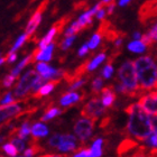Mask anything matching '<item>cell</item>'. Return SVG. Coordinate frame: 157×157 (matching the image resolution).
Instances as JSON below:
<instances>
[{
  "mask_svg": "<svg viewBox=\"0 0 157 157\" xmlns=\"http://www.w3.org/2000/svg\"><path fill=\"white\" fill-rule=\"evenodd\" d=\"M156 88H157V86H156Z\"/></svg>",
  "mask_w": 157,
  "mask_h": 157,
  "instance_id": "53",
  "label": "cell"
},
{
  "mask_svg": "<svg viewBox=\"0 0 157 157\" xmlns=\"http://www.w3.org/2000/svg\"><path fill=\"white\" fill-rule=\"evenodd\" d=\"M138 85L141 90H153L157 86V64L151 56H141L134 62Z\"/></svg>",
  "mask_w": 157,
  "mask_h": 157,
  "instance_id": "2",
  "label": "cell"
},
{
  "mask_svg": "<svg viewBox=\"0 0 157 157\" xmlns=\"http://www.w3.org/2000/svg\"><path fill=\"white\" fill-rule=\"evenodd\" d=\"M129 116L127 124L128 132L138 140H144L151 132V121L149 115L139 103H132L126 109Z\"/></svg>",
  "mask_w": 157,
  "mask_h": 157,
  "instance_id": "1",
  "label": "cell"
},
{
  "mask_svg": "<svg viewBox=\"0 0 157 157\" xmlns=\"http://www.w3.org/2000/svg\"><path fill=\"white\" fill-rule=\"evenodd\" d=\"M138 103L143 107V109L148 115H157V88H155L154 91H151V93L141 97Z\"/></svg>",
  "mask_w": 157,
  "mask_h": 157,
  "instance_id": "7",
  "label": "cell"
},
{
  "mask_svg": "<svg viewBox=\"0 0 157 157\" xmlns=\"http://www.w3.org/2000/svg\"><path fill=\"white\" fill-rule=\"evenodd\" d=\"M131 0H119V2H118V5L120 7H124V6H127L128 3L130 2Z\"/></svg>",
  "mask_w": 157,
  "mask_h": 157,
  "instance_id": "46",
  "label": "cell"
},
{
  "mask_svg": "<svg viewBox=\"0 0 157 157\" xmlns=\"http://www.w3.org/2000/svg\"><path fill=\"white\" fill-rule=\"evenodd\" d=\"M121 44H122V38H118V39H116V40H115V46H116V47H119Z\"/></svg>",
  "mask_w": 157,
  "mask_h": 157,
  "instance_id": "48",
  "label": "cell"
},
{
  "mask_svg": "<svg viewBox=\"0 0 157 157\" xmlns=\"http://www.w3.org/2000/svg\"><path fill=\"white\" fill-rule=\"evenodd\" d=\"M76 147H78V140H76L75 136H73V135H62L61 143L57 146L59 151L69 153V151H75Z\"/></svg>",
  "mask_w": 157,
  "mask_h": 157,
  "instance_id": "10",
  "label": "cell"
},
{
  "mask_svg": "<svg viewBox=\"0 0 157 157\" xmlns=\"http://www.w3.org/2000/svg\"><path fill=\"white\" fill-rule=\"evenodd\" d=\"M102 85H103V81H102L101 78H94L93 82H92V90H93V92L98 93V92L102 89Z\"/></svg>",
  "mask_w": 157,
  "mask_h": 157,
  "instance_id": "34",
  "label": "cell"
},
{
  "mask_svg": "<svg viewBox=\"0 0 157 157\" xmlns=\"http://www.w3.org/2000/svg\"><path fill=\"white\" fill-rule=\"evenodd\" d=\"M30 132L33 134V136L35 138L38 137H45L48 135V128L46 124H44L43 122H37L30 129Z\"/></svg>",
  "mask_w": 157,
  "mask_h": 157,
  "instance_id": "16",
  "label": "cell"
},
{
  "mask_svg": "<svg viewBox=\"0 0 157 157\" xmlns=\"http://www.w3.org/2000/svg\"><path fill=\"white\" fill-rule=\"evenodd\" d=\"M39 78L38 73H36L35 71H28L21 76L19 83L16 86L15 91H13V95L16 98H21L26 94L27 92L29 91V89H32L33 84L35 83L37 78Z\"/></svg>",
  "mask_w": 157,
  "mask_h": 157,
  "instance_id": "4",
  "label": "cell"
},
{
  "mask_svg": "<svg viewBox=\"0 0 157 157\" xmlns=\"http://www.w3.org/2000/svg\"><path fill=\"white\" fill-rule=\"evenodd\" d=\"M30 129H32V127H30V124L28 122V121H25L21 126H20V128L18 129L17 131V135L16 136H18L19 138H21V139H25V138L28 136V135L30 134Z\"/></svg>",
  "mask_w": 157,
  "mask_h": 157,
  "instance_id": "22",
  "label": "cell"
},
{
  "mask_svg": "<svg viewBox=\"0 0 157 157\" xmlns=\"http://www.w3.org/2000/svg\"><path fill=\"white\" fill-rule=\"evenodd\" d=\"M74 156H75V157L91 156V151H90V149H86V148H84V149H81V151H78V153H75V154H74Z\"/></svg>",
  "mask_w": 157,
  "mask_h": 157,
  "instance_id": "40",
  "label": "cell"
},
{
  "mask_svg": "<svg viewBox=\"0 0 157 157\" xmlns=\"http://www.w3.org/2000/svg\"><path fill=\"white\" fill-rule=\"evenodd\" d=\"M85 83V78H76L75 81H73V83L71 85H70V91H74V90H76V89L81 88L82 85Z\"/></svg>",
  "mask_w": 157,
  "mask_h": 157,
  "instance_id": "36",
  "label": "cell"
},
{
  "mask_svg": "<svg viewBox=\"0 0 157 157\" xmlns=\"http://www.w3.org/2000/svg\"><path fill=\"white\" fill-rule=\"evenodd\" d=\"M27 38H28V35H27L26 33L23 34V35H20L19 37H18V39L16 40V43H15V45L11 47V49H10V52H16L17 49L20 48L21 46L24 45V43L26 42Z\"/></svg>",
  "mask_w": 157,
  "mask_h": 157,
  "instance_id": "27",
  "label": "cell"
},
{
  "mask_svg": "<svg viewBox=\"0 0 157 157\" xmlns=\"http://www.w3.org/2000/svg\"><path fill=\"white\" fill-rule=\"evenodd\" d=\"M127 47L130 52L137 53V54H141V53L146 52V49H147V46L145 45L141 40H139V39H135V40L130 42L128 44Z\"/></svg>",
  "mask_w": 157,
  "mask_h": 157,
  "instance_id": "17",
  "label": "cell"
},
{
  "mask_svg": "<svg viewBox=\"0 0 157 157\" xmlns=\"http://www.w3.org/2000/svg\"><path fill=\"white\" fill-rule=\"evenodd\" d=\"M54 46H55V44L51 42L44 48H40V51L38 49V52L36 53V56H35V61H44V62L51 61L52 59V53L54 51Z\"/></svg>",
  "mask_w": 157,
  "mask_h": 157,
  "instance_id": "11",
  "label": "cell"
},
{
  "mask_svg": "<svg viewBox=\"0 0 157 157\" xmlns=\"http://www.w3.org/2000/svg\"><path fill=\"white\" fill-rule=\"evenodd\" d=\"M146 35H147V36L149 37V38L153 40V42H157V23L155 24L154 26L151 27V30H149V32H148Z\"/></svg>",
  "mask_w": 157,
  "mask_h": 157,
  "instance_id": "38",
  "label": "cell"
},
{
  "mask_svg": "<svg viewBox=\"0 0 157 157\" xmlns=\"http://www.w3.org/2000/svg\"><path fill=\"white\" fill-rule=\"evenodd\" d=\"M93 127H94V119L84 117L76 121L75 126H74V132L78 137V139L84 143L91 137Z\"/></svg>",
  "mask_w": 157,
  "mask_h": 157,
  "instance_id": "5",
  "label": "cell"
},
{
  "mask_svg": "<svg viewBox=\"0 0 157 157\" xmlns=\"http://www.w3.org/2000/svg\"><path fill=\"white\" fill-rule=\"evenodd\" d=\"M56 34H57V32H56V28L54 26H53L52 28L49 29L48 33H47L45 35V37H44V38H43L42 40H40V42L38 43V48L39 49H40V48H44L45 46L48 45L49 43H51L53 40V38L55 37Z\"/></svg>",
  "mask_w": 157,
  "mask_h": 157,
  "instance_id": "19",
  "label": "cell"
},
{
  "mask_svg": "<svg viewBox=\"0 0 157 157\" xmlns=\"http://www.w3.org/2000/svg\"><path fill=\"white\" fill-rule=\"evenodd\" d=\"M146 146L151 148L153 151H157V132L151 130V132L144 139Z\"/></svg>",
  "mask_w": 157,
  "mask_h": 157,
  "instance_id": "21",
  "label": "cell"
},
{
  "mask_svg": "<svg viewBox=\"0 0 157 157\" xmlns=\"http://www.w3.org/2000/svg\"><path fill=\"white\" fill-rule=\"evenodd\" d=\"M16 59H17L16 52H9L8 53V55H7V57H6V62L13 63L15 61H16Z\"/></svg>",
  "mask_w": 157,
  "mask_h": 157,
  "instance_id": "41",
  "label": "cell"
},
{
  "mask_svg": "<svg viewBox=\"0 0 157 157\" xmlns=\"http://www.w3.org/2000/svg\"><path fill=\"white\" fill-rule=\"evenodd\" d=\"M61 138H62V135H59V134H56V135H54V136H52L48 140L49 146H52V147H57V146L59 145V143H61Z\"/></svg>",
  "mask_w": 157,
  "mask_h": 157,
  "instance_id": "35",
  "label": "cell"
},
{
  "mask_svg": "<svg viewBox=\"0 0 157 157\" xmlns=\"http://www.w3.org/2000/svg\"><path fill=\"white\" fill-rule=\"evenodd\" d=\"M116 91L119 92V93H127V89L124 88V84H121V83H118L116 85Z\"/></svg>",
  "mask_w": 157,
  "mask_h": 157,
  "instance_id": "44",
  "label": "cell"
},
{
  "mask_svg": "<svg viewBox=\"0 0 157 157\" xmlns=\"http://www.w3.org/2000/svg\"><path fill=\"white\" fill-rule=\"evenodd\" d=\"M13 101H15V100H13V93L9 92V93H7V94L0 100V103H1V105H9V103H11V102H13Z\"/></svg>",
  "mask_w": 157,
  "mask_h": 157,
  "instance_id": "37",
  "label": "cell"
},
{
  "mask_svg": "<svg viewBox=\"0 0 157 157\" xmlns=\"http://www.w3.org/2000/svg\"><path fill=\"white\" fill-rule=\"evenodd\" d=\"M57 83H59V80H52L51 82L44 83V84L37 90L34 97H35V98H42V97H45V95L49 94V93L54 90V88L56 86Z\"/></svg>",
  "mask_w": 157,
  "mask_h": 157,
  "instance_id": "15",
  "label": "cell"
},
{
  "mask_svg": "<svg viewBox=\"0 0 157 157\" xmlns=\"http://www.w3.org/2000/svg\"><path fill=\"white\" fill-rule=\"evenodd\" d=\"M118 78H119L121 84H124V88L127 89V93L134 94L135 92H137L139 90L134 62L126 61L119 67V70H118Z\"/></svg>",
  "mask_w": 157,
  "mask_h": 157,
  "instance_id": "3",
  "label": "cell"
},
{
  "mask_svg": "<svg viewBox=\"0 0 157 157\" xmlns=\"http://www.w3.org/2000/svg\"><path fill=\"white\" fill-rule=\"evenodd\" d=\"M151 129L157 132V115H155L154 118H151Z\"/></svg>",
  "mask_w": 157,
  "mask_h": 157,
  "instance_id": "45",
  "label": "cell"
},
{
  "mask_svg": "<svg viewBox=\"0 0 157 157\" xmlns=\"http://www.w3.org/2000/svg\"><path fill=\"white\" fill-rule=\"evenodd\" d=\"M113 74V66L111 63H108L102 70V76L105 78H110Z\"/></svg>",
  "mask_w": 157,
  "mask_h": 157,
  "instance_id": "32",
  "label": "cell"
},
{
  "mask_svg": "<svg viewBox=\"0 0 157 157\" xmlns=\"http://www.w3.org/2000/svg\"><path fill=\"white\" fill-rule=\"evenodd\" d=\"M105 13H107V11H105V8H102V6H101L98 10H97V13H95L94 15H95V17H97V19L103 20V18L105 17Z\"/></svg>",
  "mask_w": 157,
  "mask_h": 157,
  "instance_id": "39",
  "label": "cell"
},
{
  "mask_svg": "<svg viewBox=\"0 0 157 157\" xmlns=\"http://www.w3.org/2000/svg\"><path fill=\"white\" fill-rule=\"evenodd\" d=\"M5 139H6V137H2V136H0V145H2V143L5 141Z\"/></svg>",
  "mask_w": 157,
  "mask_h": 157,
  "instance_id": "50",
  "label": "cell"
},
{
  "mask_svg": "<svg viewBox=\"0 0 157 157\" xmlns=\"http://www.w3.org/2000/svg\"><path fill=\"white\" fill-rule=\"evenodd\" d=\"M81 100V95L76 93V92H67L63 95L61 100H59V105L62 107H69V105H72L76 102H78Z\"/></svg>",
  "mask_w": 157,
  "mask_h": 157,
  "instance_id": "13",
  "label": "cell"
},
{
  "mask_svg": "<svg viewBox=\"0 0 157 157\" xmlns=\"http://www.w3.org/2000/svg\"><path fill=\"white\" fill-rule=\"evenodd\" d=\"M0 55H1V53H0Z\"/></svg>",
  "mask_w": 157,
  "mask_h": 157,
  "instance_id": "52",
  "label": "cell"
},
{
  "mask_svg": "<svg viewBox=\"0 0 157 157\" xmlns=\"http://www.w3.org/2000/svg\"><path fill=\"white\" fill-rule=\"evenodd\" d=\"M82 29V26L78 24V21H74V23L71 25V26L65 30V37L66 36H71V35H75L76 33H78L80 30Z\"/></svg>",
  "mask_w": 157,
  "mask_h": 157,
  "instance_id": "26",
  "label": "cell"
},
{
  "mask_svg": "<svg viewBox=\"0 0 157 157\" xmlns=\"http://www.w3.org/2000/svg\"><path fill=\"white\" fill-rule=\"evenodd\" d=\"M5 62H6V59H5V57H0V66L2 65Z\"/></svg>",
  "mask_w": 157,
  "mask_h": 157,
  "instance_id": "49",
  "label": "cell"
},
{
  "mask_svg": "<svg viewBox=\"0 0 157 157\" xmlns=\"http://www.w3.org/2000/svg\"><path fill=\"white\" fill-rule=\"evenodd\" d=\"M75 40V35H71V36H66V38L61 43V48L63 51H65L70 47V46L72 45L73 42Z\"/></svg>",
  "mask_w": 157,
  "mask_h": 157,
  "instance_id": "31",
  "label": "cell"
},
{
  "mask_svg": "<svg viewBox=\"0 0 157 157\" xmlns=\"http://www.w3.org/2000/svg\"><path fill=\"white\" fill-rule=\"evenodd\" d=\"M132 37H134L135 39H140L141 33H140V32H135V33L132 34Z\"/></svg>",
  "mask_w": 157,
  "mask_h": 157,
  "instance_id": "47",
  "label": "cell"
},
{
  "mask_svg": "<svg viewBox=\"0 0 157 157\" xmlns=\"http://www.w3.org/2000/svg\"><path fill=\"white\" fill-rule=\"evenodd\" d=\"M115 100H116V93L110 86L105 88L103 90H102L101 102L105 108H110V107H112Z\"/></svg>",
  "mask_w": 157,
  "mask_h": 157,
  "instance_id": "12",
  "label": "cell"
},
{
  "mask_svg": "<svg viewBox=\"0 0 157 157\" xmlns=\"http://www.w3.org/2000/svg\"><path fill=\"white\" fill-rule=\"evenodd\" d=\"M105 111V107L102 105L101 99L92 98L86 105L83 107L81 111V115L85 118H91V119H97L101 117Z\"/></svg>",
  "mask_w": 157,
  "mask_h": 157,
  "instance_id": "6",
  "label": "cell"
},
{
  "mask_svg": "<svg viewBox=\"0 0 157 157\" xmlns=\"http://www.w3.org/2000/svg\"><path fill=\"white\" fill-rule=\"evenodd\" d=\"M15 80H16V76L13 75L11 73H10V74H7L2 80V85L5 88H9V86H11V85L13 84Z\"/></svg>",
  "mask_w": 157,
  "mask_h": 157,
  "instance_id": "33",
  "label": "cell"
},
{
  "mask_svg": "<svg viewBox=\"0 0 157 157\" xmlns=\"http://www.w3.org/2000/svg\"><path fill=\"white\" fill-rule=\"evenodd\" d=\"M88 52H89V46H88V43H86V44H83L81 46V48L78 49V56H84L85 54H88Z\"/></svg>",
  "mask_w": 157,
  "mask_h": 157,
  "instance_id": "42",
  "label": "cell"
},
{
  "mask_svg": "<svg viewBox=\"0 0 157 157\" xmlns=\"http://www.w3.org/2000/svg\"><path fill=\"white\" fill-rule=\"evenodd\" d=\"M112 0H102V3H109V2H111Z\"/></svg>",
  "mask_w": 157,
  "mask_h": 157,
  "instance_id": "51",
  "label": "cell"
},
{
  "mask_svg": "<svg viewBox=\"0 0 157 157\" xmlns=\"http://www.w3.org/2000/svg\"><path fill=\"white\" fill-rule=\"evenodd\" d=\"M11 144L17 148L18 151H23L24 149H25V141H24V139H21V138H19V137L13 138V139H11Z\"/></svg>",
  "mask_w": 157,
  "mask_h": 157,
  "instance_id": "30",
  "label": "cell"
},
{
  "mask_svg": "<svg viewBox=\"0 0 157 157\" xmlns=\"http://www.w3.org/2000/svg\"><path fill=\"white\" fill-rule=\"evenodd\" d=\"M102 145H103V139L98 138L93 141L91 146V156L92 157H100L102 155Z\"/></svg>",
  "mask_w": 157,
  "mask_h": 157,
  "instance_id": "20",
  "label": "cell"
},
{
  "mask_svg": "<svg viewBox=\"0 0 157 157\" xmlns=\"http://www.w3.org/2000/svg\"><path fill=\"white\" fill-rule=\"evenodd\" d=\"M2 151L6 153L7 155H9V156H16L18 154V151H17V148L13 146L11 143H7L2 146Z\"/></svg>",
  "mask_w": 157,
  "mask_h": 157,
  "instance_id": "28",
  "label": "cell"
},
{
  "mask_svg": "<svg viewBox=\"0 0 157 157\" xmlns=\"http://www.w3.org/2000/svg\"><path fill=\"white\" fill-rule=\"evenodd\" d=\"M107 59V55H105V53H100V54H98V55L95 56L94 59H92L90 62L88 63V65H86V70L88 71H94L97 67H98L100 64H101L105 59Z\"/></svg>",
  "mask_w": 157,
  "mask_h": 157,
  "instance_id": "18",
  "label": "cell"
},
{
  "mask_svg": "<svg viewBox=\"0 0 157 157\" xmlns=\"http://www.w3.org/2000/svg\"><path fill=\"white\" fill-rule=\"evenodd\" d=\"M21 111V107L17 103H9V105H3L0 107V124H6L7 121L10 120L13 116L18 115Z\"/></svg>",
  "mask_w": 157,
  "mask_h": 157,
  "instance_id": "9",
  "label": "cell"
},
{
  "mask_svg": "<svg viewBox=\"0 0 157 157\" xmlns=\"http://www.w3.org/2000/svg\"><path fill=\"white\" fill-rule=\"evenodd\" d=\"M69 20H70V17L66 16V17H63L62 19L59 20V21H56V23L54 24V27L56 28V32H57V34H59L61 32H62V29L64 28V26L69 23Z\"/></svg>",
  "mask_w": 157,
  "mask_h": 157,
  "instance_id": "29",
  "label": "cell"
},
{
  "mask_svg": "<svg viewBox=\"0 0 157 157\" xmlns=\"http://www.w3.org/2000/svg\"><path fill=\"white\" fill-rule=\"evenodd\" d=\"M101 38H102V34L101 33H95L93 36L91 37V39L89 40L88 43V46H89V48H91V49H94L97 48L99 45H100V43H101Z\"/></svg>",
  "mask_w": 157,
  "mask_h": 157,
  "instance_id": "24",
  "label": "cell"
},
{
  "mask_svg": "<svg viewBox=\"0 0 157 157\" xmlns=\"http://www.w3.org/2000/svg\"><path fill=\"white\" fill-rule=\"evenodd\" d=\"M30 62H32V56H30V55L26 56V57H24V59L20 61L19 64H18L15 69L11 70V74H13V75H15V76H17L20 73V71H21V70H23L24 67H25V66H26L27 64H28V63H30Z\"/></svg>",
  "mask_w": 157,
  "mask_h": 157,
  "instance_id": "23",
  "label": "cell"
},
{
  "mask_svg": "<svg viewBox=\"0 0 157 157\" xmlns=\"http://www.w3.org/2000/svg\"><path fill=\"white\" fill-rule=\"evenodd\" d=\"M40 20H42V13H39V11H36V13H34L33 17L30 18V20L28 21L26 26V30H25V33L30 36L32 34H34V32L36 30V28L38 27V25L40 24Z\"/></svg>",
  "mask_w": 157,
  "mask_h": 157,
  "instance_id": "14",
  "label": "cell"
},
{
  "mask_svg": "<svg viewBox=\"0 0 157 157\" xmlns=\"http://www.w3.org/2000/svg\"><path fill=\"white\" fill-rule=\"evenodd\" d=\"M62 113V111L59 110V108H51L48 110V111H46L45 113H44V116L42 117V120L43 121H46V120H51V119H53V118H55L56 116H59Z\"/></svg>",
  "mask_w": 157,
  "mask_h": 157,
  "instance_id": "25",
  "label": "cell"
},
{
  "mask_svg": "<svg viewBox=\"0 0 157 157\" xmlns=\"http://www.w3.org/2000/svg\"><path fill=\"white\" fill-rule=\"evenodd\" d=\"M115 8H116V3L115 2H109V5H108V7L105 8V10H107V13L108 15H111L112 13H113V10H115Z\"/></svg>",
  "mask_w": 157,
  "mask_h": 157,
  "instance_id": "43",
  "label": "cell"
},
{
  "mask_svg": "<svg viewBox=\"0 0 157 157\" xmlns=\"http://www.w3.org/2000/svg\"><path fill=\"white\" fill-rule=\"evenodd\" d=\"M36 71L40 74L43 78L46 81L48 80H59L61 76L64 74L62 70H56L52 66H49L46 63H38L36 64Z\"/></svg>",
  "mask_w": 157,
  "mask_h": 157,
  "instance_id": "8",
  "label": "cell"
}]
</instances>
